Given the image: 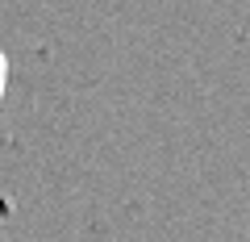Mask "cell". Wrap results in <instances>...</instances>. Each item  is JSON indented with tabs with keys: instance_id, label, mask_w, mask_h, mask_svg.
Masks as SVG:
<instances>
[{
	"instance_id": "cell-1",
	"label": "cell",
	"mask_w": 250,
	"mask_h": 242,
	"mask_svg": "<svg viewBox=\"0 0 250 242\" xmlns=\"http://www.w3.org/2000/svg\"><path fill=\"white\" fill-rule=\"evenodd\" d=\"M4 88H9V63H4V54H0V100H4Z\"/></svg>"
}]
</instances>
